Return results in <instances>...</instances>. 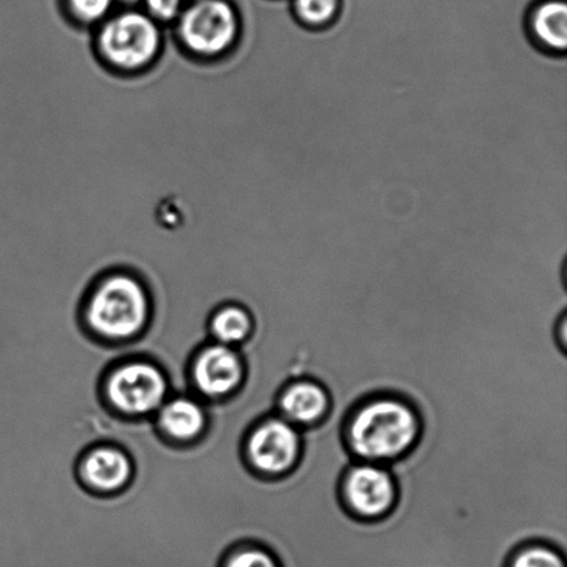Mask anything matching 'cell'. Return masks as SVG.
<instances>
[{
    "label": "cell",
    "mask_w": 567,
    "mask_h": 567,
    "mask_svg": "<svg viewBox=\"0 0 567 567\" xmlns=\"http://www.w3.org/2000/svg\"><path fill=\"white\" fill-rule=\"evenodd\" d=\"M422 435L419 411L409 400L377 393L355 403L343 422L344 447L359 463L386 465L413 452Z\"/></svg>",
    "instance_id": "1"
},
{
    "label": "cell",
    "mask_w": 567,
    "mask_h": 567,
    "mask_svg": "<svg viewBox=\"0 0 567 567\" xmlns=\"http://www.w3.org/2000/svg\"><path fill=\"white\" fill-rule=\"evenodd\" d=\"M152 300L146 287L131 275L105 277L93 289L85 309L92 333L110 342H124L146 330Z\"/></svg>",
    "instance_id": "2"
},
{
    "label": "cell",
    "mask_w": 567,
    "mask_h": 567,
    "mask_svg": "<svg viewBox=\"0 0 567 567\" xmlns=\"http://www.w3.org/2000/svg\"><path fill=\"white\" fill-rule=\"evenodd\" d=\"M158 22L143 11L127 10L104 22L100 52L111 65L125 71L146 69L161 50Z\"/></svg>",
    "instance_id": "3"
},
{
    "label": "cell",
    "mask_w": 567,
    "mask_h": 567,
    "mask_svg": "<svg viewBox=\"0 0 567 567\" xmlns=\"http://www.w3.org/2000/svg\"><path fill=\"white\" fill-rule=\"evenodd\" d=\"M104 394L114 411L142 419L157 413L166 402L169 381L164 370L152 361H125L105 378Z\"/></svg>",
    "instance_id": "4"
},
{
    "label": "cell",
    "mask_w": 567,
    "mask_h": 567,
    "mask_svg": "<svg viewBox=\"0 0 567 567\" xmlns=\"http://www.w3.org/2000/svg\"><path fill=\"white\" fill-rule=\"evenodd\" d=\"M302 433L279 414L265 416L247 433L244 455L255 474L268 480L286 477L302 458Z\"/></svg>",
    "instance_id": "5"
},
{
    "label": "cell",
    "mask_w": 567,
    "mask_h": 567,
    "mask_svg": "<svg viewBox=\"0 0 567 567\" xmlns=\"http://www.w3.org/2000/svg\"><path fill=\"white\" fill-rule=\"evenodd\" d=\"M177 22L182 42L203 58L229 52L240 38V17L229 0H196L186 6Z\"/></svg>",
    "instance_id": "6"
},
{
    "label": "cell",
    "mask_w": 567,
    "mask_h": 567,
    "mask_svg": "<svg viewBox=\"0 0 567 567\" xmlns=\"http://www.w3.org/2000/svg\"><path fill=\"white\" fill-rule=\"evenodd\" d=\"M339 499L344 511L360 522H380L399 502L398 482L385 465L355 463L339 481Z\"/></svg>",
    "instance_id": "7"
},
{
    "label": "cell",
    "mask_w": 567,
    "mask_h": 567,
    "mask_svg": "<svg viewBox=\"0 0 567 567\" xmlns=\"http://www.w3.org/2000/svg\"><path fill=\"white\" fill-rule=\"evenodd\" d=\"M194 388L205 399L224 400L246 380V364L237 348L213 342L194 355L190 367Z\"/></svg>",
    "instance_id": "8"
},
{
    "label": "cell",
    "mask_w": 567,
    "mask_h": 567,
    "mask_svg": "<svg viewBox=\"0 0 567 567\" xmlns=\"http://www.w3.org/2000/svg\"><path fill=\"white\" fill-rule=\"evenodd\" d=\"M331 408L330 392L309 378L288 382L277 398V414L298 430L320 425L330 415Z\"/></svg>",
    "instance_id": "9"
},
{
    "label": "cell",
    "mask_w": 567,
    "mask_h": 567,
    "mask_svg": "<svg viewBox=\"0 0 567 567\" xmlns=\"http://www.w3.org/2000/svg\"><path fill=\"white\" fill-rule=\"evenodd\" d=\"M133 472L131 455L113 444L92 447L81 458L80 477L92 492L118 493L130 485Z\"/></svg>",
    "instance_id": "10"
},
{
    "label": "cell",
    "mask_w": 567,
    "mask_h": 567,
    "mask_svg": "<svg viewBox=\"0 0 567 567\" xmlns=\"http://www.w3.org/2000/svg\"><path fill=\"white\" fill-rule=\"evenodd\" d=\"M525 28L532 43L542 52L566 55V0H536L527 10Z\"/></svg>",
    "instance_id": "11"
},
{
    "label": "cell",
    "mask_w": 567,
    "mask_h": 567,
    "mask_svg": "<svg viewBox=\"0 0 567 567\" xmlns=\"http://www.w3.org/2000/svg\"><path fill=\"white\" fill-rule=\"evenodd\" d=\"M155 414L158 431L172 443H192L207 430V411L190 396L168 398Z\"/></svg>",
    "instance_id": "12"
},
{
    "label": "cell",
    "mask_w": 567,
    "mask_h": 567,
    "mask_svg": "<svg viewBox=\"0 0 567 567\" xmlns=\"http://www.w3.org/2000/svg\"><path fill=\"white\" fill-rule=\"evenodd\" d=\"M254 320L243 306L227 305L216 310L209 321V332L214 342L237 348L251 338Z\"/></svg>",
    "instance_id": "13"
},
{
    "label": "cell",
    "mask_w": 567,
    "mask_h": 567,
    "mask_svg": "<svg viewBox=\"0 0 567 567\" xmlns=\"http://www.w3.org/2000/svg\"><path fill=\"white\" fill-rule=\"evenodd\" d=\"M343 0H291V14L310 31L328 30L341 19Z\"/></svg>",
    "instance_id": "14"
},
{
    "label": "cell",
    "mask_w": 567,
    "mask_h": 567,
    "mask_svg": "<svg viewBox=\"0 0 567 567\" xmlns=\"http://www.w3.org/2000/svg\"><path fill=\"white\" fill-rule=\"evenodd\" d=\"M218 567H281L279 559L259 544H238L220 558Z\"/></svg>",
    "instance_id": "15"
},
{
    "label": "cell",
    "mask_w": 567,
    "mask_h": 567,
    "mask_svg": "<svg viewBox=\"0 0 567 567\" xmlns=\"http://www.w3.org/2000/svg\"><path fill=\"white\" fill-rule=\"evenodd\" d=\"M508 567H566V560L557 548L548 544L530 543L516 549Z\"/></svg>",
    "instance_id": "16"
},
{
    "label": "cell",
    "mask_w": 567,
    "mask_h": 567,
    "mask_svg": "<svg viewBox=\"0 0 567 567\" xmlns=\"http://www.w3.org/2000/svg\"><path fill=\"white\" fill-rule=\"evenodd\" d=\"M66 4L76 20L93 24L110 14L114 0H66Z\"/></svg>",
    "instance_id": "17"
},
{
    "label": "cell",
    "mask_w": 567,
    "mask_h": 567,
    "mask_svg": "<svg viewBox=\"0 0 567 567\" xmlns=\"http://www.w3.org/2000/svg\"><path fill=\"white\" fill-rule=\"evenodd\" d=\"M146 13L155 22H171L179 20L185 10V0H144Z\"/></svg>",
    "instance_id": "18"
},
{
    "label": "cell",
    "mask_w": 567,
    "mask_h": 567,
    "mask_svg": "<svg viewBox=\"0 0 567 567\" xmlns=\"http://www.w3.org/2000/svg\"><path fill=\"white\" fill-rule=\"evenodd\" d=\"M192 2H196V0H192Z\"/></svg>",
    "instance_id": "19"
}]
</instances>
